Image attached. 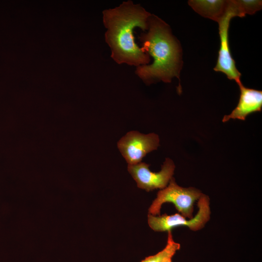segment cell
<instances>
[{
	"instance_id": "cell-1",
	"label": "cell",
	"mask_w": 262,
	"mask_h": 262,
	"mask_svg": "<svg viewBox=\"0 0 262 262\" xmlns=\"http://www.w3.org/2000/svg\"><path fill=\"white\" fill-rule=\"evenodd\" d=\"M151 14L132 1H124L119 6L103 11V22L107 31L106 43L111 57L117 64L139 66L148 65L150 56L135 43L133 30L148 28Z\"/></svg>"
},
{
	"instance_id": "cell-2",
	"label": "cell",
	"mask_w": 262,
	"mask_h": 262,
	"mask_svg": "<svg viewBox=\"0 0 262 262\" xmlns=\"http://www.w3.org/2000/svg\"><path fill=\"white\" fill-rule=\"evenodd\" d=\"M148 32L139 39L142 48L153 59L151 65L139 66L135 72L147 84L162 81L170 82L173 77L180 79L181 68V49L172 34L169 26L157 16L151 15Z\"/></svg>"
},
{
	"instance_id": "cell-3",
	"label": "cell",
	"mask_w": 262,
	"mask_h": 262,
	"mask_svg": "<svg viewBox=\"0 0 262 262\" xmlns=\"http://www.w3.org/2000/svg\"><path fill=\"white\" fill-rule=\"evenodd\" d=\"M202 194L199 190L194 187L184 188L178 185L172 177L168 184L158 191L156 198L148 209V214L160 215L162 205L171 202L181 215L191 219L193 217L194 203Z\"/></svg>"
},
{
	"instance_id": "cell-4",
	"label": "cell",
	"mask_w": 262,
	"mask_h": 262,
	"mask_svg": "<svg viewBox=\"0 0 262 262\" xmlns=\"http://www.w3.org/2000/svg\"><path fill=\"white\" fill-rule=\"evenodd\" d=\"M198 210L195 216L188 219L179 213L168 215L148 214L147 221L150 228L155 231H171L178 226H186L193 231L202 229L210 219V198L203 194L198 199Z\"/></svg>"
},
{
	"instance_id": "cell-5",
	"label": "cell",
	"mask_w": 262,
	"mask_h": 262,
	"mask_svg": "<svg viewBox=\"0 0 262 262\" xmlns=\"http://www.w3.org/2000/svg\"><path fill=\"white\" fill-rule=\"evenodd\" d=\"M239 16L233 0H229L228 5L223 16L218 22L220 40V49L215 66L213 69L226 75L230 80H234L238 85L242 83L241 73L238 70L230 53L229 41V29L231 19Z\"/></svg>"
},
{
	"instance_id": "cell-6",
	"label": "cell",
	"mask_w": 262,
	"mask_h": 262,
	"mask_svg": "<svg viewBox=\"0 0 262 262\" xmlns=\"http://www.w3.org/2000/svg\"><path fill=\"white\" fill-rule=\"evenodd\" d=\"M159 143V137L156 133L145 134L132 131L118 141L117 147L128 164L133 165L141 162L147 153L156 150Z\"/></svg>"
},
{
	"instance_id": "cell-7",
	"label": "cell",
	"mask_w": 262,
	"mask_h": 262,
	"mask_svg": "<svg viewBox=\"0 0 262 262\" xmlns=\"http://www.w3.org/2000/svg\"><path fill=\"white\" fill-rule=\"evenodd\" d=\"M175 165L173 161L166 158L158 172L149 169V164L140 162L128 165V170L135 180L138 188L147 191L164 188L173 177Z\"/></svg>"
},
{
	"instance_id": "cell-8",
	"label": "cell",
	"mask_w": 262,
	"mask_h": 262,
	"mask_svg": "<svg viewBox=\"0 0 262 262\" xmlns=\"http://www.w3.org/2000/svg\"><path fill=\"white\" fill-rule=\"evenodd\" d=\"M238 85L240 90L238 103L229 115L224 116L223 122L231 119L245 120L249 114L262 111V91L247 88L242 83Z\"/></svg>"
},
{
	"instance_id": "cell-9",
	"label": "cell",
	"mask_w": 262,
	"mask_h": 262,
	"mask_svg": "<svg viewBox=\"0 0 262 262\" xmlns=\"http://www.w3.org/2000/svg\"><path fill=\"white\" fill-rule=\"evenodd\" d=\"M229 0H190L188 4L201 16L218 22L227 10Z\"/></svg>"
},
{
	"instance_id": "cell-10",
	"label": "cell",
	"mask_w": 262,
	"mask_h": 262,
	"mask_svg": "<svg viewBox=\"0 0 262 262\" xmlns=\"http://www.w3.org/2000/svg\"><path fill=\"white\" fill-rule=\"evenodd\" d=\"M180 247V244L174 241L171 231H168L167 243L164 248L157 254L146 257L141 262H164L168 259H172Z\"/></svg>"
},
{
	"instance_id": "cell-11",
	"label": "cell",
	"mask_w": 262,
	"mask_h": 262,
	"mask_svg": "<svg viewBox=\"0 0 262 262\" xmlns=\"http://www.w3.org/2000/svg\"><path fill=\"white\" fill-rule=\"evenodd\" d=\"M233 1L240 17L245 16L246 14H254L262 7V1L260 0H233Z\"/></svg>"
},
{
	"instance_id": "cell-12",
	"label": "cell",
	"mask_w": 262,
	"mask_h": 262,
	"mask_svg": "<svg viewBox=\"0 0 262 262\" xmlns=\"http://www.w3.org/2000/svg\"><path fill=\"white\" fill-rule=\"evenodd\" d=\"M164 262H172V259L171 258L165 260V261H164Z\"/></svg>"
}]
</instances>
